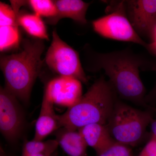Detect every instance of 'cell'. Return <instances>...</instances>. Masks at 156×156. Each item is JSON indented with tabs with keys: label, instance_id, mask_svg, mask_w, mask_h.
<instances>
[{
	"label": "cell",
	"instance_id": "2",
	"mask_svg": "<svg viewBox=\"0 0 156 156\" xmlns=\"http://www.w3.org/2000/svg\"><path fill=\"white\" fill-rule=\"evenodd\" d=\"M20 52L1 56V68L6 88L18 100L27 104L35 81L44 61L41 56L44 49L42 40H24Z\"/></svg>",
	"mask_w": 156,
	"mask_h": 156
},
{
	"label": "cell",
	"instance_id": "17",
	"mask_svg": "<svg viewBox=\"0 0 156 156\" xmlns=\"http://www.w3.org/2000/svg\"><path fill=\"white\" fill-rule=\"evenodd\" d=\"M28 2L35 14L40 17L51 18L55 17L57 14V9L53 1L30 0Z\"/></svg>",
	"mask_w": 156,
	"mask_h": 156
},
{
	"label": "cell",
	"instance_id": "14",
	"mask_svg": "<svg viewBox=\"0 0 156 156\" xmlns=\"http://www.w3.org/2000/svg\"><path fill=\"white\" fill-rule=\"evenodd\" d=\"M18 22L27 33L41 40H48V32L44 23L37 14L19 15Z\"/></svg>",
	"mask_w": 156,
	"mask_h": 156
},
{
	"label": "cell",
	"instance_id": "10",
	"mask_svg": "<svg viewBox=\"0 0 156 156\" xmlns=\"http://www.w3.org/2000/svg\"><path fill=\"white\" fill-rule=\"evenodd\" d=\"M52 101L44 93L40 115L36 123L34 140H43L60 128L59 115L55 113Z\"/></svg>",
	"mask_w": 156,
	"mask_h": 156
},
{
	"label": "cell",
	"instance_id": "13",
	"mask_svg": "<svg viewBox=\"0 0 156 156\" xmlns=\"http://www.w3.org/2000/svg\"><path fill=\"white\" fill-rule=\"evenodd\" d=\"M55 132L58 145L69 156H87L88 145L78 130L62 127Z\"/></svg>",
	"mask_w": 156,
	"mask_h": 156
},
{
	"label": "cell",
	"instance_id": "4",
	"mask_svg": "<svg viewBox=\"0 0 156 156\" xmlns=\"http://www.w3.org/2000/svg\"><path fill=\"white\" fill-rule=\"evenodd\" d=\"M153 120L150 111L134 108L118 99L106 125L116 142L134 147L143 139Z\"/></svg>",
	"mask_w": 156,
	"mask_h": 156
},
{
	"label": "cell",
	"instance_id": "25",
	"mask_svg": "<svg viewBox=\"0 0 156 156\" xmlns=\"http://www.w3.org/2000/svg\"><path fill=\"white\" fill-rule=\"evenodd\" d=\"M51 156H54V154H53L52 155H51Z\"/></svg>",
	"mask_w": 156,
	"mask_h": 156
},
{
	"label": "cell",
	"instance_id": "24",
	"mask_svg": "<svg viewBox=\"0 0 156 156\" xmlns=\"http://www.w3.org/2000/svg\"><path fill=\"white\" fill-rule=\"evenodd\" d=\"M0 156H9L3 150V148L2 147L0 148Z\"/></svg>",
	"mask_w": 156,
	"mask_h": 156
},
{
	"label": "cell",
	"instance_id": "20",
	"mask_svg": "<svg viewBox=\"0 0 156 156\" xmlns=\"http://www.w3.org/2000/svg\"><path fill=\"white\" fill-rule=\"evenodd\" d=\"M137 156H156V137L152 135L150 140Z\"/></svg>",
	"mask_w": 156,
	"mask_h": 156
},
{
	"label": "cell",
	"instance_id": "9",
	"mask_svg": "<svg viewBox=\"0 0 156 156\" xmlns=\"http://www.w3.org/2000/svg\"><path fill=\"white\" fill-rule=\"evenodd\" d=\"M44 93L54 104L69 108L83 96L82 82L75 78L59 76L48 83Z\"/></svg>",
	"mask_w": 156,
	"mask_h": 156
},
{
	"label": "cell",
	"instance_id": "19",
	"mask_svg": "<svg viewBox=\"0 0 156 156\" xmlns=\"http://www.w3.org/2000/svg\"><path fill=\"white\" fill-rule=\"evenodd\" d=\"M98 156H133L130 147L116 142Z\"/></svg>",
	"mask_w": 156,
	"mask_h": 156
},
{
	"label": "cell",
	"instance_id": "11",
	"mask_svg": "<svg viewBox=\"0 0 156 156\" xmlns=\"http://www.w3.org/2000/svg\"><path fill=\"white\" fill-rule=\"evenodd\" d=\"M78 131L88 146L94 149L98 155L116 143L106 125L100 123L89 124L80 128Z\"/></svg>",
	"mask_w": 156,
	"mask_h": 156
},
{
	"label": "cell",
	"instance_id": "22",
	"mask_svg": "<svg viewBox=\"0 0 156 156\" xmlns=\"http://www.w3.org/2000/svg\"><path fill=\"white\" fill-rule=\"evenodd\" d=\"M56 149L57 148H55L50 149L41 153L37 154L32 156H51L53 154V153L56 150Z\"/></svg>",
	"mask_w": 156,
	"mask_h": 156
},
{
	"label": "cell",
	"instance_id": "6",
	"mask_svg": "<svg viewBox=\"0 0 156 156\" xmlns=\"http://www.w3.org/2000/svg\"><path fill=\"white\" fill-rule=\"evenodd\" d=\"M52 37L53 40L45 58L48 67L59 76L75 78L87 83L88 78L79 53L60 38L56 30L53 31Z\"/></svg>",
	"mask_w": 156,
	"mask_h": 156
},
{
	"label": "cell",
	"instance_id": "7",
	"mask_svg": "<svg viewBox=\"0 0 156 156\" xmlns=\"http://www.w3.org/2000/svg\"><path fill=\"white\" fill-rule=\"evenodd\" d=\"M25 118L18 99L5 88L0 89V131L11 143L20 138L25 125Z\"/></svg>",
	"mask_w": 156,
	"mask_h": 156
},
{
	"label": "cell",
	"instance_id": "15",
	"mask_svg": "<svg viewBox=\"0 0 156 156\" xmlns=\"http://www.w3.org/2000/svg\"><path fill=\"white\" fill-rule=\"evenodd\" d=\"M58 146V143L56 139L49 140L47 141L33 140L26 141L23 147L21 156H32L50 149L57 148Z\"/></svg>",
	"mask_w": 156,
	"mask_h": 156
},
{
	"label": "cell",
	"instance_id": "1",
	"mask_svg": "<svg viewBox=\"0 0 156 156\" xmlns=\"http://www.w3.org/2000/svg\"><path fill=\"white\" fill-rule=\"evenodd\" d=\"M88 69L103 70L118 96L137 105L148 106L145 102L146 90L140 72L153 71L155 60L128 48L110 53H92Z\"/></svg>",
	"mask_w": 156,
	"mask_h": 156
},
{
	"label": "cell",
	"instance_id": "12",
	"mask_svg": "<svg viewBox=\"0 0 156 156\" xmlns=\"http://www.w3.org/2000/svg\"><path fill=\"white\" fill-rule=\"evenodd\" d=\"M57 9L55 17L48 18L47 23L56 25L60 20L69 18L81 24H87L86 14L90 3L81 0L53 1Z\"/></svg>",
	"mask_w": 156,
	"mask_h": 156
},
{
	"label": "cell",
	"instance_id": "8",
	"mask_svg": "<svg viewBox=\"0 0 156 156\" xmlns=\"http://www.w3.org/2000/svg\"><path fill=\"white\" fill-rule=\"evenodd\" d=\"M122 1L126 16L140 37L153 41L156 34V0Z\"/></svg>",
	"mask_w": 156,
	"mask_h": 156
},
{
	"label": "cell",
	"instance_id": "16",
	"mask_svg": "<svg viewBox=\"0 0 156 156\" xmlns=\"http://www.w3.org/2000/svg\"><path fill=\"white\" fill-rule=\"evenodd\" d=\"M17 26L0 27V50L1 52L15 47L19 43Z\"/></svg>",
	"mask_w": 156,
	"mask_h": 156
},
{
	"label": "cell",
	"instance_id": "3",
	"mask_svg": "<svg viewBox=\"0 0 156 156\" xmlns=\"http://www.w3.org/2000/svg\"><path fill=\"white\" fill-rule=\"evenodd\" d=\"M117 97L111 84L101 75L77 103L59 115L60 128L76 131L89 124L106 125Z\"/></svg>",
	"mask_w": 156,
	"mask_h": 156
},
{
	"label": "cell",
	"instance_id": "18",
	"mask_svg": "<svg viewBox=\"0 0 156 156\" xmlns=\"http://www.w3.org/2000/svg\"><path fill=\"white\" fill-rule=\"evenodd\" d=\"M12 7L5 3H0V27L19 26L18 17Z\"/></svg>",
	"mask_w": 156,
	"mask_h": 156
},
{
	"label": "cell",
	"instance_id": "5",
	"mask_svg": "<svg viewBox=\"0 0 156 156\" xmlns=\"http://www.w3.org/2000/svg\"><path fill=\"white\" fill-rule=\"evenodd\" d=\"M108 14L92 22L93 30L106 38L129 42L142 46L149 52H154L152 44L141 38L134 30L126 16L121 1H106Z\"/></svg>",
	"mask_w": 156,
	"mask_h": 156
},
{
	"label": "cell",
	"instance_id": "23",
	"mask_svg": "<svg viewBox=\"0 0 156 156\" xmlns=\"http://www.w3.org/2000/svg\"><path fill=\"white\" fill-rule=\"evenodd\" d=\"M151 131L152 132V135L155 136L156 137V118L155 119L153 120L151 124Z\"/></svg>",
	"mask_w": 156,
	"mask_h": 156
},
{
	"label": "cell",
	"instance_id": "21",
	"mask_svg": "<svg viewBox=\"0 0 156 156\" xmlns=\"http://www.w3.org/2000/svg\"><path fill=\"white\" fill-rule=\"evenodd\" d=\"M156 73V60L154 69ZM145 102L147 105H154L156 104V82L154 86L148 94L146 95Z\"/></svg>",
	"mask_w": 156,
	"mask_h": 156
}]
</instances>
